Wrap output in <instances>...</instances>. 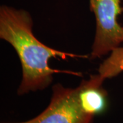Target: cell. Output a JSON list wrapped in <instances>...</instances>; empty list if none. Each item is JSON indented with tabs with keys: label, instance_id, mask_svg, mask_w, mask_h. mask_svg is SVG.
I'll list each match as a JSON object with an SVG mask.
<instances>
[{
	"label": "cell",
	"instance_id": "1",
	"mask_svg": "<svg viewBox=\"0 0 123 123\" xmlns=\"http://www.w3.org/2000/svg\"><path fill=\"white\" fill-rule=\"evenodd\" d=\"M32 25V19L27 12L1 6L0 38L13 47L22 66L23 79L18 89V95L44 90L52 82L53 74L81 75L79 73L51 68L49 66L51 57H88L62 52L43 44L34 35Z\"/></svg>",
	"mask_w": 123,
	"mask_h": 123
},
{
	"label": "cell",
	"instance_id": "4",
	"mask_svg": "<svg viewBox=\"0 0 123 123\" xmlns=\"http://www.w3.org/2000/svg\"><path fill=\"white\" fill-rule=\"evenodd\" d=\"M103 79L99 75L83 80L77 89L79 104L84 112L91 116L101 114L107 107V92L102 87Z\"/></svg>",
	"mask_w": 123,
	"mask_h": 123
},
{
	"label": "cell",
	"instance_id": "6",
	"mask_svg": "<svg viewBox=\"0 0 123 123\" xmlns=\"http://www.w3.org/2000/svg\"><path fill=\"white\" fill-rule=\"evenodd\" d=\"M30 123V120H28V121H26V122H23V123Z\"/></svg>",
	"mask_w": 123,
	"mask_h": 123
},
{
	"label": "cell",
	"instance_id": "2",
	"mask_svg": "<svg viewBox=\"0 0 123 123\" xmlns=\"http://www.w3.org/2000/svg\"><path fill=\"white\" fill-rule=\"evenodd\" d=\"M121 0H90L96 18V34L90 58H99L123 43V27L118 17L123 11Z\"/></svg>",
	"mask_w": 123,
	"mask_h": 123
},
{
	"label": "cell",
	"instance_id": "3",
	"mask_svg": "<svg viewBox=\"0 0 123 123\" xmlns=\"http://www.w3.org/2000/svg\"><path fill=\"white\" fill-rule=\"evenodd\" d=\"M93 118L82 110L77 88H66L57 84L53 86L49 105L30 123H92Z\"/></svg>",
	"mask_w": 123,
	"mask_h": 123
},
{
	"label": "cell",
	"instance_id": "5",
	"mask_svg": "<svg viewBox=\"0 0 123 123\" xmlns=\"http://www.w3.org/2000/svg\"><path fill=\"white\" fill-rule=\"evenodd\" d=\"M123 71V47L114 49L110 57L101 64L98 75L103 79L112 78Z\"/></svg>",
	"mask_w": 123,
	"mask_h": 123
}]
</instances>
